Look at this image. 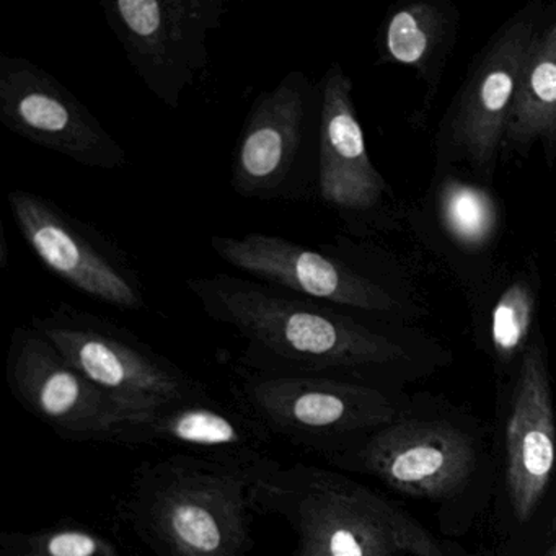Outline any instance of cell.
<instances>
[{
    "label": "cell",
    "instance_id": "17",
    "mask_svg": "<svg viewBox=\"0 0 556 556\" xmlns=\"http://www.w3.org/2000/svg\"><path fill=\"white\" fill-rule=\"evenodd\" d=\"M539 144L546 164L556 161V4L543 9L520 73L503 149L529 152Z\"/></svg>",
    "mask_w": 556,
    "mask_h": 556
},
{
    "label": "cell",
    "instance_id": "12",
    "mask_svg": "<svg viewBox=\"0 0 556 556\" xmlns=\"http://www.w3.org/2000/svg\"><path fill=\"white\" fill-rule=\"evenodd\" d=\"M210 243L223 262L255 281L372 317L405 314V304L387 286L341 260L285 237L250 232L242 237L213 236Z\"/></svg>",
    "mask_w": 556,
    "mask_h": 556
},
{
    "label": "cell",
    "instance_id": "20",
    "mask_svg": "<svg viewBox=\"0 0 556 556\" xmlns=\"http://www.w3.org/2000/svg\"><path fill=\"white\" fill-rule=\"evenodd\" d=\"M540 279L535 271L514 276L496 295L490 308V343L501 363L523 356L535 324Z\"/></svg>",
    "mask_w": 556,
    "mask_h": 556
},
{
    "label": "cell",
    "instance_id": "3",
    "mask_svg": "<svg viewBox=\"0 0 556 556\" xmlns=\"http://www.w3.org/2000/svg\"><path fill=\"white\" fill-rule=\"evenodd\" d=\"M252 471L172 454L132 471L119 509L155 556H252Z\"/></svg>",
    "mask_w": 556,
    "mask_h": 556
},
{
    "label": "cell",
    "instance_id": "21",
    "mask_svg": "<svg viewBox=\"0 0 556 556\" xmlns=\"http://www.w3.org/2000/svg\"><path fill=\"white\" fill-rule=\"evenodd\" d=\"M0 556H119V552L96 530L63 522L35 532L2 533Z\"/></svg>",
    "mask_w": 556,
    "mask_h": 556
},
{
    "label": "cell",
    "instance_id": "14",
    "mask_svg": "<svg viewBox=\"0 0 556 556\" xmlns=\"http://www.w3.org/2000/svg\"><path fill=\"white\" fill-rule=\"evenodd\" d=\"M269 442L271 435L258 422L239 406L224 405L210 392L132 419L122 439V445H165L175 454L252 473L271 460Z\"/></svg>",
    "mask_w": 556,
    "mask_h": 556
},
{
    "label": "cell",
    "instance_id": "18",
    "mask_svg": "<svg viewBox=\"0 0 556 556\" xmlns=\"http://www.w3.org/2000/svg\"><path fill=\"white\" fill-rule=\"evenodd\" d=\"M458 22L460 14L448 0H413L396 5L380 25V61L415 70L434 93L454 48Z\"/></svg>",
    "mask_w": 556,
    "mask_h": 556
},
{
    "label": "cell",
    "instance_id": "22",
    "mask_svg": "<svg viewBox=\"0 0 556 556\" xmlns=\"http://www.w3.org/2000/svg\"><path fill=\"white\" fill-rule=\"evenodd\" d=\"M0 242H2V247H0V249H2V255H0V266H2V268H5V265H8V245H5V233H4V230H2V233H0Z\"/></svg>",
    "mask_w": 556,
    "mask_h": 556
},
{
    "label": "cell",
    "instance_id": "6",
    "mask_svg": "<svg viewBox=\"0 0 556 556\" xmlns=\"http://www.w3.org/2000/svg\"><path fill=\"white\" fill-rule=\"evenodd\" d=\"M31 325L132 419L207 392L138 334L102 315L58 302Z\"/></svg>",
    "mask_w": 556,
    "mask_h": 556
},
{
    "label": "cell",
    "instance_id": "7",
    "mask_svg": "<svg viewBox=\"0 0 556 556\" xmlns=\"http://www.w3.org/2000/svg\"><path fill=\"white\" fill-rule=\"evenodd\" d=\"M100 5L146 89L178 109L210 67L207 41L223 28L226 0H102Z\"/></svg>",
    "mask_w": 556,
    "mask_h": 556
},
{
    "label": "cell",
    "instance_id": "23",
    "mask_svg": "<svg viewBox=\"0 0 556 556\" xmlns=\"http://www.w3.org/2000/svg\"><path fill=\"white\" fill-rule=\"evenodd\" d=\"M548 556H556V546L548 553Z\"/></svg>",
    "mask_w": 556,
    "mask_h": 556
},
{
    "label": "cell",
    "instance_id": "2",
    "mask_svg": "<svg viewBox=\"0 0 556 556\" xmlns=\"http://www.w3.org/2000/svg\"><path fill=\"white\" fill-rule=\"evenodd\" d=\"M256 516L285 520L291 556H445L402 509L364 484L317 465L271 460L250 490Z\"/></svg>",
    "mask_w": 556,
    "mask_h": 556
},
{
    "label": "cell",
    "instance_id": "19",
    "mask_svg": "<svg viewBox=\"0 0 556 556\" xmlns=\"http://www.w3.org/2000/svg\"><path fill=\"white\" fill-rule=\"evenodd\" d=\"M434 203L439 226L458 249L477 253L493 245L501 229V207L486 187L445 175Z\"/></svg>",
    "mask_w": 556,
    "mask_h": 556
},
{
    "label": "cell",
    "instance_id": "4",
    "mask_svg": "<svg viewBox=\"0 0 556 556\" xmlns=\"http://www.w3.org/2000/svg\"><path fill=\"white\" fill-rule=\"evenodd\" d=\"M236 405L271 438L330 457L396 421L379 387L328 377L276 376L237 367Z\"/></svg>",
    "mask_w": 556,
    "mask_h": 556
},
{
    "label": "cell",
    "instance_id": "13",
    "mask_svg": "<svg viewBox=\"0 0 556 556\" xmlns=\"http://www.w3.org/2000/svg\"><path fill=\"white\" fill-rule=\"evenodd\" d=\"M327 460L374 475L399 493L439 497L468 480L475 448L447 422L395 421Z\"/></svg>",
    "mask_w": 556,
    "mask_h": 556
},
{
    "label": "cell",
    "instance_id": "11",
    "mask_svg": "<svg viewBox=\"0 0 556 556\" xmlns=\"http://www.w3.org/2000/svg\"><path fill=\"white\" fill-rule=\"evenodd\" d=\"M545 5L527 4L484 47L448 118L447 146L484 180L493 178L520 73Z\"/></svg>",
    "mask_w": 556,
    "mask_h": 556
},
{
    "label": "cell",
    "instance_id": "5",
    "mask_svg": "<svg viewBox=\"0 0 556 556\" xmlns=\"http://www.w3.org/2000/svg\"><path fill=\"white\" fill-rule=\"evenodd\" d=\"M321 86L302 71L253 100L233 151L230 187L245 200L317 198Z\"/></svg>",
    "mask_w": 556,
    "mask_h": 556
},
{
    "label": "cell",
    "instance_id": "9",
    "mask_svg": "<svg viewBox=\"0 0 556 556\" xmlns=\"http://www.w3.org/2000/svg\"><path fill=\"white\" fill-rule=\"evenodd\" d=\"M5 377L14 399L67 441L122 445L132 421L80 374L34 325L12 333Z\"/></svg>",
    "mask_w": 556,
    "mask_h": 556
},
{
    "label": "cell",
    "instance_id": "16",
    "mask_svg": "<svg viewBox=\"0 0 556 556\" xmlns=\"http://www.w3.org/2000/svg\"><path fill=\"white\" fill-rule=\"evenodd\" d=\"M507 486L520 522L532 517L556 465V428L548 363L542 334L535 331L520 359L506 429Z\"/></svg>",
    "mask_w": 556,
    "mask_h": 556
},
{
    "label": "cell",
    "instance_id": "1",
    "mask_svg": "<svg viewBox=\"0 0 556 556\" xmlns=\"http://www.w3.org/2000/svg\"><path fill=\"white\" fill-rule=\"evenodd\" d=\"M187 288L207 317L239 333L245 343L239 366L255 372L377 387L409 359L392 331L255 279L203 276Z\"/></svg>",
    "mask_w": 556,
    "mask_h": 556
},
{
    "label": "cell",
    "instance_id": "10",
    "mask_svg": "<svg viewBox=\"0 0 556 556\" xmlns=\"http://www.w3.org/2000/svg\"><path fill=\"white\" fill-rule=\"evenodd\" d=\"M0 123L76 164L115 172L128 154L96 115L53 74L25 58L0 56Z\"/></svg>",
    "mask_w": 556,
    "mask_h": 556
},
{
    "label": "cell",
    "instance_id": "15",
    "mask_svg": "<svg viewBox=\"0 0 556 556\" xmlns=\"http://www.w3.org/2000/svg\"><path fill=\"white\" fill-rule=\"evenodd\" d=\"M321 86L317 198L348 224L372 217L390 197L386 178L367 151L353 100V80L331 64Z\"/></svg>",
    "mask_w": 556,
    "mask_h": 556
},
{
    "label": "cell",
    "instance_id": "8",
    "mask_svg": "<svg viewBox=\"0 0 556 556\" xmlns=\"http://www.w3.org/2000/svg\"><path fill=\"white\" fill-rule=\"evenodd\" d=\"M25 242L58 278L93 301L122 311L148 307V292L129 256L102 232L28 190L8 194Z\"/></svg>",
    "mask_w": 556,
    "mask_h": 556
}]
</instances>
